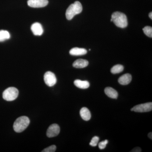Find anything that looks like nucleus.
<instances>
[{
    "label": "nucleus",
    "mask_w": 152,
    "mask_h": 152,
    "mask_svg": "<svg viewBox=\"0 0 152 152\" xmlns=\"http://www.w3.org/2000/svg\"><path fill=\"white\" fill-rule=\"evenodd\" d=\"M113 22L118 27L125 28L128 26L127 18L124 14L119 12H115L112 15Z\"/></svg>",
    "instance_id": "obj_1"
},
{
    "label": "nucleus",
    "mask_w": 152,
    "mask_h": 152,
    "mask_svg": "<svg viewBox=\"0 0 152 152\" xmlns=\"http://www.w3.org/2000/svg\"><path fill=\"white\" fill-rule=\"evenodd\" d=\"M82 10L83 7L81 4L77 1L71 4L67 9L66 13V18L68 20H71L76 15L80 13Z\"/></svg>",
    "instance_id": "obj_2"
},
{
    "label": "nucleus",
    "mask_w": 152,
    "mask_h": 152,
    "mask_svg": "<svg viewBox=\"0 0 152 152\" xmlns=\"http://www.w3.org/2000/svg\"><path fill=\"white\" fill-rule=\"evenodd\" d=\"M30 121L28 117L21 116L17 118L13 125L14 130L17 133H20L25 130L29 125Z\"/></svg>",
    "instance_id": "obj_3"
},
{
    "label": "nucleus",
    "mask_w": 152,
    "mask_h": 152,
    "mask_svg": "<svg viewBox=\"0 0 152 152\" xmlns=\"http://www.w3.org/2000/svg\"><path fill=\"white\" fill-rule=\"evenodd\" d=\"M18 90L15 87H10L4 91L3 98L7 101L15 100L18 96Z\"/></svg>",
    "instance_id": "obj_4"
},
{
    "label": "nucleus",
    "mask_w": 152,
    "mask_h": 152,
    "mask_svg": "<svg viewBox=\"0 0 152 152\" xmlns=\"http://www.w3.org/2000/svg\"><path fill=\"white\" fill-rule=\"evenodd\" d=\"M152 103L148 102L140 104L133 107L131 111L137 113H145L152 111Z\"/></svg>",
    "instance_id": "obj_5"
},
{
    "label": "nucleus",
    "mask_w": 152,
    "mask_h": 152,
    "mask_svg": "<svg viewBox=\"0 0 152 152\" xmlns=\"http://www.w3.org/2000/svg\"><path fill=\"white\" fill-rule=\"evenodd\" d=\"M44 81L47 86L52 87L56 83L57 79L53 73L49 71L46 72L44 75Z\"/></svg>",
    "instance_id": "obj_6"
},
{
    "label": "nucleus",
    "mask_w": 152,
    "mask_h": 152,
    "mask_svg": "<svg viewBox=\"0 0 152 152\" xmlns=\"http://www.w3.org/2000/svg\"><path fill=\"white\" fill-rule=\"evenodd\" d=\"M60 132L59 126L57 124H53L49 126L47 132V135L49 138L53 137L59 134Z\"/></svg>",
    "instance_id": "obj_7"
},
{
    "label": "nucleus",
    "mask_w": 152,
    "mask_h": 152,
    "mask_svg": "<svg viewBox=\"0 0 152 152\" xmlns=\"http://www.w3.org/2000/svg\"><path fill=\"white\" fill-rule=\"evenodd\" d=\"M48 4V0H28V5L31 7L42 8Z\"/></svg>",
    "instance_id": "obj_8"
},
{
    "label": "nucleus",
    "mask_w": 152,
    "mask_h": 152,
    "mask_svg": "<svg viewBox=\"0 0 152 152\" xmlns=\"http://www.w3.org/2000/svg\"><path fill=\"white\" fill-rule=\"evenodd\" d=\"M31 30L34 34L35 36H41L43 33L44 30L40 23H35L31 26Z\"/></svg>",
    "instance_id": "obj_9"
},
{
    "label": "nucleus",
    "mask_w": 152,
    "mask_h": 152,
    "mask_svg": "<svg viewBox=\"0 0 152 152\" xmlns=\"http://www.w3.org/2000/svg\"><path fill=\"white\" fill-rule=\"evenodd\" d=\"M87 51L84 48H74L71 49L69 51L70 54L74 56H80L87 54Z\"/></svg>",
    "instance_id": "obj_10"
},
{
    "label": "nucleus",
    "mask_w": 152,
    "mask_h": 152,
    "mask_svg": "<svg viewBox=\"0 0 152 152\" xmlns=\"http://www.w3.org/2000/svg\"><path fill=\"white\" fill-rule=\"evenodd\" d=\"M132 80V75L129 74H126L121 76L118 79V82L120 84L127 85L131 83Z\"/></svg>",
    "instance_id": "obj_11"
},
{
    "label": "nucleus",
    "mask_w": 152,
    "mask_h": 152,
    "mask_svg": "<svg viewBox=\"0 0 152 152\" xmlns=\"http://www.w3.org/2000/svg\"><path fill=\"white\" fill-rule=\"evenodd\" d=\"M88 61L87 60L79 59L76 60L73 64V66L77 69H82L86 67L88 65Z\"/></svg>",
    "instance_id": "obj_12"
},
{
    "label": "nucleus",
    "mask_w": 152,
    "mask_h": 152,
    "mask_svg": "<svg viewBox=\"0 0 152 152\" xmlns=\"http://www.w3.org/2000/svg\"><path fill=\"white\" fill-rule=\"evenodd\" d=\"M80 115L82 119L85 121H88L91 119V113L89 110L86 107H83L81 109Z\"/></svg>",
    "instance_id": "obj_13"
},
{
    "label": "nucleus",
    "mask_w": 152,
    "mask_h": 152,
    "mask_svg": "<svg viewBox=\"0 0 152 152\" xmlns=\"http://www.w3.org/2000/svg\"><path fill=\"white\" fill-rule=\"evenodd\" d=\"M105 93L109 97L112 99H117L118 97V93L116 90L111 87H107L104 90Z\"/></svg>",
    "instance_id": "obj_14"
},
{
    "label": "nucleus",
    "mask_w": 152,
    "mask_h": 152,
    "mask_svg": "<svg viewBox=\"0 0 152 152\" xmlns=\"http://www.w3.org/2000/svg\"><path fill=\"white\" fill-rule=\"evenodd\" d=\"M74 84L79 88L85 89L90 86V83L87 81H82L80 80H76L74 81Z\"/></svg>",
    "instance_id": "obj_15"
},
{
    "label": "nucleus",
    "mask_w": 152,
    "mask_h": 152,
    "mask_svg": "<svg viewBox=\"0 0 152 152\" xmlns=\"http://www.w3.org/2000/svg\"><path fill=\"white\" fill-rule=\"evenodd\" d=\"M10 38V34L8 31L0 30V42H4Z\"/></svg>",
    "instance_id": "obj_16"
},
{
    "label": "nucleus",
    "mask_w": 152,
    "mask_h": 152,
    "mask_svg": "<svg viewBox=\"0 0 152 152\" xmlns=\"http://www.w3.org/2000/svg\"><path fill=\"white\" fill-rule=\"evenodd\" d=\"M124 66L118 64L114 66L111 69L112 73L116 74L120 73L124 71Z\"/></svg>",
    "instance_id": "obj_17"
},
{
    "label": "nucleus",
    "mask_w": 152,
    "mask_h": 152,
    "mask_svg": "<svg viewBox=\"0 0 152 152\" xmlns=\"http://www.w3.org/2000/svg\"><path fill=\"white\" fill-rule=\"evenodd\" d=\"M144 34L149 37H152V28L151 27L146 26L143 28Z\"/></svg>",
    "instance_id": "obj_18"
},
{
    "label": "nucleus",
    "mask_w": 152,
    "mask_h": 152,
    "mask_svg": "<svg viewBox=\"0 0 152 152\" xmlns=\"http://www.w3.org/2000/svg\"><path fill=\"white\" fill-rule=\"evenodd\" d=\"M99 137H97V136H95L91 140L90 143V145L92 147H96V146L97 145L98 143V142L99 141Z\"/></svg>",
    "instance_id": "obj_19"
},
{
    "label": "nucleus",
    "mask_w": 152,
    "mask_h": 152,
    "mask_svg": "<svg viewBox=\"0 0 152 152\" xmlns=\"http://www.w3.org/2000/svg\"><path fill=\"white\" fill-rule=\"evenodd\" d=\"M56 150V147L55 145L50 146L46 148L43 151H42V152H54Z\"/></svg>",
    "instance_id": "obj_20"
},
{
    "label": "nucleus",
    "mask_w": 152,
    "mask_h": 152,
    "mask_svg": "<svg viewBox=\"0 0 152 152\" xmlns=\"http://www.w3.org/2000/svg\"><path fill=\"white\" fill-rule=\"evenodd\" d=\"M108 142V141L107 140H105L104 141L100 142L99 144V148L101 150L104 149L106 148V145H107Z\"/></svg>",
    "instance_id": "obj_21"
},
{
    "label": "nucleus",
    "mask_w": 152,
    "mask_h": 152,
    "mask_svg": "<svg viewBox=\"0 0 152 152\" xmlns=\"http://www.w3.org/2000/svg\"><path fill=\"white\" fill-rule=\"evenodd\" d=\"M131 152H141V149L140 148H139V147H136L134 148L133 149L132 151H131Z\"/></svg>",
    "instance_id": "obj_22"
},
{
    "label": "nucleus",
    "mask_w": 152,
    "mask_h": 152,
    "mask_svg": "<svg viewBox=\"0 0 152 152\" xmlns=\"http://www.w3.org/2000/svg\"><path fill=\"white\" fill-rule=\"evenodd\" d=\"M148 136L149 137L150 139H151V140L152 139V133L150 132L148 134Z\"/></svg>",
    "instance_id": "obj_23"
},
{
    "label": "nucleus",
    "mask_w": 152,
    "mask_h": 152,
    "mask_svg": "<svg viewBox=\"0 0 152 152\" xmlns=\"http://www.w3.org/2000/svg\"><path fill=\"white\" fill-rule=\"evenodd\" d=\"M149 18L151 19H152V12H151V13H150L149 15Z\"/></svg>",
    "instance_id": "obj_24"
}]
</instances>
